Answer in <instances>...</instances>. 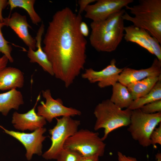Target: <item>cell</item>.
<instances>
[{
    "instance_id": "cell-1",
    "label": "cell",
    "mask_w": 161,
    "mask_h": 161,
    "mask_svg": "<svg viewBox=\"0 0 161 161\" xmlns=\"http://www.w3.org/2000/svg\"><path fill=\"white\" fill-rule=\"evenodd\" d=\"M81 15L68 7L53 16L43 40L42 49L47 56L54 76L66 88L73 83L84 68L87 41L81 33Z\"/></svg>"
},
{
    "instance_id": "cell-2",
    "label": "cell",
    "mask_w": 161,
    "mask_h": 161,
    "mask_svg": "<svg viewBox=\"0 0 161 161\" xmlns=\"http://www.w3.org/2000/svg\"><path fill=\"white\" fill-rule=\"evenodd\" d=\"M125 8L134 16L125 12L122 16L123 19L146 30L161 44V0H140L138 4Z\"/></svg>"
},
{
    "instance_id": "cell-3",
    "label": "cell",
    "mask_w": 161,
    "mask_h": 161,
    "mask_svg": "<svg viewBox=\"0 0 161 161\" xmlns=\"http://www.w3.org/2000/svg\"><path fill=\"white\" fill-rule=\"evenodd\" d=\"M132 110L127 108L122 109L112 102L110 99L104 100L95 107L94 114L96 118L94 129H103L101 138L104 141L111 132L120 128L128 126L130 123Z\"/></svg>"
},
{
    "instance_id": "cell-4",
    "label": "cell",
    "mask_w": 161,
    "mask_h": 161,
    "mask_svg": "<svg viewBox=\"0 0 161 161\" xmlns=\"http://www.w3.org/2000/svg\"><path fill=\"white\" fill-rule=\"evenodd\" d=\"M161 123V112L146 114L140 109L132 110L128 131L132 138L144 147L151 145V135Z\"/></svg>"
},
{
    "instance_id": "cell-5",
    "label": "cell",
    "mask_w": 161,
    "mask_h": 161,
    "mask_svg": "<svg viewBox=\"0 0 161 161\" xmlns=\"http://www.w3.org/2000/svg\"><path fill=\"white\" fill-rule=\"evenodd\" d=\"M106 146L98 132L81 129L67 139L64 148L74 150L82 156L100 157L104 155Z\"/></svg>"
},
{
    "instance_id": "cell-6",
    "label": "cell",
    "mask_w": 161,
    "mask_h": 161,
    "mask_svg": "<svg viewBox=\"0 0 161 161\" xmlns=\"http://www.w3.org/2000/svg\"><path fill=\"white\" fill-rule=\"evenodd\" d=\"M56 124L49 130L51 135V145L49 149L42 155L45 159H56L67 139L78 130L80 125L79 120L73 119L71 117L63 116L60 118H56Z\"/></svg>"
},
{
    "instance_id": "cell-7",
    "label": "cell",
    "mask_w": 161,
    "mask_h": 161,
    "mask_svg": "<svg viewBox=\"0 0 161 161\" xmlns=\"http://www.w3.org/2000/svg\"><path fill=\"white\" fill-rule=\"evenodd\" d=\"M41 92L43 96L46 99V102L44 103L43 101H41V104L37 107V114L44 117L49 122H51L54 118L57 117H71L81 115L80 111L64 106L61 99H53L50 89H47Z\"/></svg>"
},
{
    "instance_id": "cell-8",
    "label": "cell",
    "mask_w": 161,
    "mask_h": 161,
    "mask_svg": "<svg viewBox=\"0 0 161 161\" xmlns=\"http://www.w3.org/2000/svg\"><path fill=\"white\" fill-rule=\"evenodd\" d=\"M133 0H98L85 9V17L93 21L103 20L122 9Z\"/></svg>"
},
{
    "instance_id": "cell-9",
    "label": "cell",
    "mask_w": 161,
    "mask_h": 161,
    "mask_svg": "<svg viewBox=\"0 0 161 161\" xmlns=\"http://www.w3.org/2000/svg\"><path fill=\"white\" fill-rule=\"evenodd\" d=\"M5 133L19 141L26 150V157L30 160L34 154L41 155L42 154V143L46 137L43 135L46 129L43 127L38 129L31 133L9 131L0 126Z\"/></svg>"
},
{
    "instance_id": "cell-10",
    "label": "cell",
    "mask_w": 161,
    "mask_h": 161,
    "mask_svg": "<svg viewBox=\"0 0 161 161\" xmlns=\"http://www.w3.org/2000/svg\"><path fill=\"white\" fill-rule=\"evenodd\" d=\"M116 63L115 60L112 59L110 64L99 71H95L92 68L86 69L81 77L90 83L97 82L98 86L100 88L112 86L118 82L119 75L124 69L117 67Z\"/></svg>"
},
{
    "instance_id": "cell-11",
    "label": "cell",
    "mask_w": 161,
    "mask_h": 161,
    "mask_svg": "<svg viewBox=\"0 0 161 161\" xmlns=\"http://www.w3.org/2000/svg\"><path fill=\"white\" fill-rule=\"evenodd\" d=\"M5 26L10 27L24 44L33 50L36 49V41L30 34L28 28H31L28 24L25 16L15 12L11 16L4 18Z\"/></svg>"
},
{
    "instance_id": "cell-12",
    "label": "cell",
    "mask_w": 161,
    "mask_h": 161,
    "mask_svg": "<svg viewBox=\"0 0 161 161\" xmlns=\"http://www.w3.org/2000/svg\"><path fill=\"white\" fill-rule=\"evenodd\" d=\"M41 98L40 94L37 98L33 107L24 114L14 112L12 117V123L16 129L24 131L29 130L31 131L43 127L46 124V120L42 116L38 115L36 113L35 109Z\"/></svg>"
},
{
    "instance_id": "cell-13",
    "label": "cell",
    "mask_w": 161,
    "mask_h": 161,
    "mask_svg": "<svg viewBox=\"0 0 161 161\" xmlns=\"http://www.w3.org/2000/svg\"><path fill=\"white\" fill-rule=\"evenodd\" d=\"M124 27L122 19L114 29L90 42L91 45L98 52H110L115 50L124 37Z\"/></svg>"
},
{
    "instance_id": "cell-14",
    "label": "cell",
    "mask_w": 161,
    "mask_h": 161,
    "mask_svg": "<svg viewBox=\"0 0 161 161\" xmlns=\"http://www.w3.org/2000/svg\"><path fill=\"white\" fill-rule=\"evenodd\" d=\"M160 75L161 61L155 58L151 66L146 69L137 70L124 68L119 75L118 82L127 86L132 82L150 76H159Z\"/></svg>"
},
{
    "instance_id": "cell-15",
    "label": "cell",
    "mask_w": 161,
    "mask_h": 161,
    "mask_svg": "<svg viewBox=\"0 0 161 161\" xmlns=\"http://www.w3.org/2000/svg\"><path fill=\"white\" fill-rule=\"evenodd\" d=\"M44 25L42 22L38 30L35 38L37 50L34 51L29 48L27 52V56L30 59V62L37 63L44 71L52 76H54L52 65L41 47L42 37L44 32Z\"/></svg>"
},
{
    "instance_id": "cell-16",
    "label": "cell",
    "mask_w": 161,
    "mask_h": 161,
    "mask_svg": "<svg viewBox=\"0 0 161 161\" xmlns=\"http://www.w3.org/2000/svg\"><path fill=\"white\" fill-rule=\"evenodd\" d=\"M125 13L122 9L102 21H93L90 24L91 32L89 37L90 42L93 41L115 28L122 19Z\"/></svg>"
},
{
    "instance_id": "cell-17",
    "label": "cell",
    "mask_w": 161,
    "mask_h": 161,
    "mask_svg": "<svg viewBox=\"0 0 161 161\" xmlns=\"http://www.w3.org/2000/svg\"><path fill=\"white\" fill-rule=\"evenodd\" d=\"M24 83V73L19 69L6 67L0 70V90H10L22 88Z\"/></svg>"
},
{
    "instance_id": "cell-18",
    "label": "cell",
    "mask_w": 161,
    "mask_h": 161,
    "mask_svg": "<svg viewBox=\"0 0 161 161\" xmlns=\"http://www.w3.org/2000/svg\"><path fill=\"white\" fill-rule=\"evenodd\" d=\"M24 103L21 92L16 89L0 94V112L4 116L7 115L12 109L18 110Z\"/></svg>"
},
{
    "instance_id": "cell-19",
    "label": "cell",
    "mask_w": 161,
    "mask_h": 161,
    "mask_svg": "<svg viewBox=\"0 0 161 161\" xmlns=\"http://www.w3.org/2000/svg\"><path fill=\"white\" fill-rule=\"evenodd\" d=\"M161 78V75L159 76L148 77L132 82L126 87L134 100L148 93Z\"/></svg>"
},
{
    "instance_id": "cell-20",
    "label": "cell",
    "mask_w": 161,
    "mask_h": 161,
    "mask_svg": "<svg viewBox=\"0 0 161 161\" xmlns=\"http://www.w3.org/2000/svg\"><path fill=\"white\" fill-rule=\"evenodd\" d=\"M145 31L133 25L125 27L123 37L126 42L135 43L153 55L151 47L145 36Z\"/></svg>"
},
{
    "instance_id": "cell-21",
    "label": "cell",
    "mask_w": 161,
    "mask_h": 161,
    "mask_svg": "<svg viewBox=\"0 0 161 161\" xmlns=\"http://www.w3.org/2000/svg\"><path fill=\"white\" fill-rule=\"evenodd\" d=\"M110 101L121 108H128L133 99L127 87L117 82L112 86V94Z\"/></svg>"
},
{
    "instance_id": "cell-22",
    "label": "cell",
    "mask_w": 161,
    "mask_h": 161,
    "mask_svg": "<svg viewBox=\"0 0 161 161\" xmlns=\"http://www.w3.org/2000/svg\"><path fill=\"white\" fill-rule=\"evenodd\" d=\"M160 100H161V78L148 93L133 100L128 108L131 110L140 109L146 104Z\"/></svg>"
},
{
    "instance_id": "cell-23",
    "label": "cell",
    "mask_w": 161,
    "mask_h": 161,
    "mask_svg": "<svg viewBox=\"0 0 161 161\" xmlns=\"http://www.w3.org/2000/svg\"><path fill=\"white\" fill-rule=\"evenodd\" d=\"M35 2V0H9L8 3L10 11L17 7L24 9L28 13L32 23L38 25L41 22V19L34 9Z\"/></svg>"
},
{
    "instance_id": "cell-24",
    "label": "cell",
    "mask_w": 161,
    "mask_h": 161,
    "mask_svg": "<svg viewBox=\"0 0 161 161\" xmlns=\"http://www.w3.org/2000/svg\"><path fill=\"white\" fill-rule=\"evenodd\" d=\"M4 26L3 21H0V53L3 54L6 56L10 62L13 63L14 59L11 55L12 47L8 44L9 42L4 38L1 31V29Z\"/></svg>"
},
{
    "instance_id": "cell-25",
    "label": "cell",
    "mask_w": 161,
    "mask_h": 161,
    "mask_svg": "<svg viewBox=\"0 0 161 161\" xmlns=\"http://www.w3.org/2000/svg\"><path fill=\"white\" fill-rule=\"evenodd\" d=\"M82 156L74 150L64 148L58 155L56 160L57 161H79Z\"/></svg>"
},
{
    "instance_id": "cell-26",
    "label": "cell",
    "mask_w": 161,
    "mask_h": 161,
    "mask_svg": "<svg viewBox=\"0 0 161 161\" xmlns=\"http://www.w3.org/2000/svg\"><path fill=\"white\" fill-rule=\"evenodd\" d=\"M145 34L151 47L153 55L156 56L159 61H161V47L160 43L156 38L152 36L146 30Z\"/></svg>"
},
{
    "instance_id": "cell-27",
    "label": "cell",
    "mask_w": 161,
    "mask_h": 161,
    "mask_svg": "<svg viewBox=\"0 0 161 161\" xmlns=\"http://www.w3.org/2000/svg\"><path fill=\"white\" fill-rule=\"evenodd\" d=\"M140 109L143 112L146 114H153L161 112V100L146 104Z\"/></svg>"
},
{
    "instance_id": "cell-28",
    "label": "cell",
    "mask_w": 161,
    "mask_h": 161,
    "mask_svg": "<svg viewBox=\"0 0 161 161\" xmlns=\"http://www.w3.org/2000/svg\"><path fill=\"white\" fill-rule=\"evenodd\" d=\"M151 145L155 147L157 144L161 145V123L152 132L150 137Z\"/></svg>"
},
{
    "instance_id": "cell-29",
    "label": "cell",
    "mask_w": 161,
    "mask_h": 161,
    "mask_svg": "<svg viewBox=\"0 0 161 161\" xmlns=\"http://www.w3.org/2000/svg\"><path fill=\"white\" fill-rule=\"evenodd\" d=\"M95 0H79L78 1L79 8L78 13L81 15L87 7L90 4L96 1Z\"/></svg>"
},
{
    "instance_id": "cell-30",
    "label": "cell",
    "mask_w": 161,
    "mask_h": 161,
    "mask_svg": "<svg viewBox=\"0 0 161 161\" xmlns=\"http://www.w3.org/2000/svg\"><path fill=\"white\" fill-rule=\"evenodd\" d=\"M117 155L118 161H138L134 157L126 156L120 151H118Z\"/></svg>"
},
{
    "instance_id": "cell-31",
    "label": "cell",
    "mask_w": 161,
    "mask_h": 161,
    "mask_svg": "<svg viewBox=\"0 0 161 161\" xmlns=\"http://www.w3.org/2000/svg\"><path fill=\"white\" fill-rule=\"evenodd\" d=\"M79 30L81 33L84 37H87L89 35V29L85 22L81 21L80 24Z\"/></svg>"
},
{
    "instance_id": "cell-32",
    "label": "cell",
    "mask_w": 161,
    "mask_h": 161,
    "mask_svg": "<svg viewBox=\"0 0 161 161\" xmlns=\"http://www.w3.org/2000/svg\"><path fill=\"white\" fill-rule=\"evenodd\" d=\"M8 1L0 0V21L3 22L4 18L2 15V11L8 5Z\"/></svg>"
},
{
    "instance_id": "cell-33",
    "label": "cell",
    "mask_w": 161,
    "mask_h": 161,
    "mask_svg": "<svg viewBox=\"0 0 161 161\" xmlns=\"http://www.w3.org/2000/svg\"><path fill=\"white\" fill-rule=\"evenodd\" d=\"M99 157L97 156H82L79 161H99Z\"/></svg>"
},
{
    "instance_id": "cell-34",
    "label": "cell",
    "mask_w": 161,
    "mask_h": 161,
    "mask_svg": "<svg viewBox=\"0 0 161 161\" xmlns=\"http://www.w3.org/2000/svg\"><path fill=\"white\" fill-rule=\"evenodd\" d=\"M9 60L4 55L0 58V70L6 67Z\"/></svg>"
},
{
    "instance_id": "cell-35",
    "label": "cell",
    "mask_w": 161,
    "mask_h": 161,
    "mask_svg": "<svg viewBox=\"0 0 161 161\" xmlns=\"http://www.w3.org/2000/svg\"><path fill=\"white\" fill-rule=\"evenodd\" d=\"M156 161H161V154L160 152L157 153L155 156Z\"/></svg>"
}]
</instances>
